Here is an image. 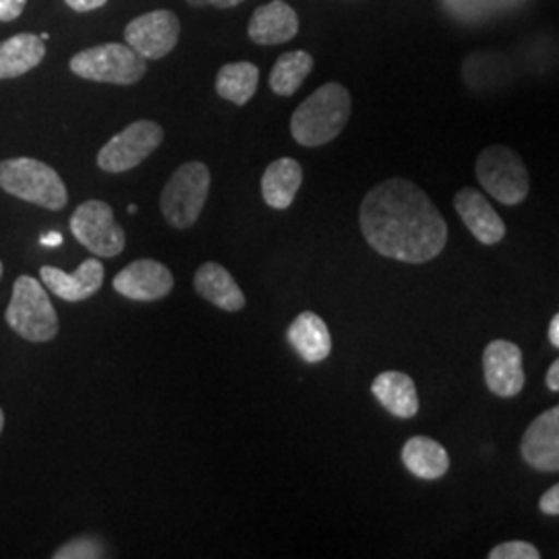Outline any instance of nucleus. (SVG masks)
Returning a JSON list of instances; mask_svg holds the SVG:
<instances>
[{
    "label": "nucleus",
    "mask_w": 559,
    "mask_h": 559,
    "mask_svg": "<svg viewBox=\"0 0 559 559\" xmlns=\"http://www.w3.org/2000/svg\"><path fill=\"white\" fill-rule=\"evenodd\" d=\"M360 233L383 258L420 265L436 260L448 245V224L419 185L388 179L360 203Z\"/></svg>",
    "instance_id": "obj_1"
},
{
    "label": "nucleus",
    "mask_w": 559,
    "mask_h": 559,
    "mask_svg": "<svg viewBox=\"0 0 559 559\" xmlns=\"http://www.w3.org/2000/svg\"><path fill=\"white\" fill-rule=\"evenodd\" d=\"M353 112L350 92L336 81L318 87L290 119V133L302 147H320L336 140Z\"/></svg>",
    "instance_id": "obj_2"
},
{
    "label": "nucleus",
    "mask_w": 559,
    "mask_h": 559,
    "mask_svg": "<svg viewBox=\"0 0 559 559\" xmlns=\"http://www.w3.org/2000/svg\"><path fill=\"white\" fill-rule=\"evenodd\" d=\"M0 187L17 200L59 212L67 201V187L55 168L34 158L0 162Z\"/></svg>",
    "instance_id": "obj_3"
},
{
    "label": "nucleus",
    "mask_w": 559,
    "mask_h": 559,
    "mask_svg": "<svg viewBox=\"0 0 559 559\" xmlns=\"http://www.w3.org/2000/svg\"><path fill=\"white\" fill-rule=\"evenodd\" d=\"M4 318L15 334L29 342H50L59 334V316L46 288L32 276L15 280Z\"/></svg>",
    "instance_id": "obj_4"
},
{
    "label": "nucleus",
    "mask_w": 559,
    "mask_h": 559,
    "mask_svg": "<svg viewBox=\"0 0 559 559\" xmlns=\"http://www.w3.org/2000/svg\"><path fill=\"white\" fill-rule=\"evenodd\" d=\"M71 71L81 80L112 85H133L147 71V60L135 48L124 44H100L78 52L71 62Z\"/></svg>",
    "instance_id": "obj_5"
},
{
    "label": "nucleus",
    "mask_w": 559,
    "mask_h": 559,
    "mask_svg": "<svg viewBox=\"0 0 559 559\" xmlns=\"http://www.w3.org/2000/svg\"><path fill=\"white\" fill-rule=\"evenodd\" d=\"M480 187L503 205H519L528 198L531 179L519 152L508 145H489L475 162Z\"/></svg>",
    "instance_id": "obj_6"
},
{
    "label": "nucleus",
    "mask_w": 559,
    "mask_h": 559,
    "mask_svg": "<svg viewBox=\"0 0 559 559\" xmlns=\"http://www.w3.org/2000/svg\"><path fill=\"white\" fill-rule=\"evenodd\" d=\"M210 193V170L203 162H187L175 170L162 191L164 218L175 228H191L200 221Z\"/></svg>",
    "instance_id": "obj_7"
},
{
    "label": "nucleus",
    "mask_w": 559,
    "mask_h": 559,
    "mask_svg": "<svg viewBox=\"0 0 559 559\" xmlns=\"http://www.w3.org/2000/svg\"><path fill=\"white\" fill-rule=\"evenodd\" d=\"M69 226L73 237L96 258L110 260L124 251V230L115 221V212L106 201H83L71 216Z\"/></svg>",
    "instance_id": "obj_8"
},
{
    "label": "nucleus",
    "mask_w": 559,
    "mask_h": 559,
    "mask_svg": "<svg viewBox=\"0 0 559 559\" xmlns=\"http://www.w3.org/2000/svg\"><path fill=\"white\" fill-rule=\"evenodd\" d=\"M164 140V129L154 120H135L124 127L98 152V166L104 173H127L147 160Z\"/></svg>",
    "instance_id": "obj_9"
},
{
    "label": "nucleus",
    "mask_w": 559,
    "mask_h": 559,
    "mask_svg": "<svg viewBox=\"0 0 559 559\" xmlns=\"http://www.w3.org/2000/svg\"><path fill=\"white\" fill-rule=\"evenodd\" d=\"M180 38V21L173 11H152L140 15L124 27V41L145 60L164 59Z\"/></svg>",
    "instance_id": "obj_10"
},
{
    "label": "nucleus",
    "mask_w": 559,
    "mask_h": 559,
    "mask_svg": "<svg viewBox=\"0 0 559 559\" xmlns=\"http://www.w3.org/2000/svg\"><path fill=\"white\" fill-rule=\"evenodd\" d=\"M483 376L489 392L498 399L519 396L526 383L519 344L501 338L489 342L483 350Z\"/></svg>",
    "instance_id": "obj_11"
},
{
    "label": "nucleus",
    "mask_w": 559,
    "mask_h": 559,
    "mask_svg": "<svg viewBox=\"0 0 559 559\" xmlns=\"http://www.w3.org/2000/svg\"><path fill=\"white\" fill-rule=\"evenodd\" d=\"M112 286L124 299L152 302L164 299L173 290L175 278L160 261L135 260L120 270L112 280Z\"/></svg>",
    "instance_id": "obj_12"
},
{
    "label": "nucleus",
    "mask_w": 559,
    "mask_h": 559,
    "mask_svg": "<svg viewBox=\"0 0 559 559\" xmlns=\"http://www.w3.org/2000/svg\"><path fill=\"white\" fill-rule=\"evenodd\" d=\"M522 460L543 473H559V404L540 413L520 441Z\"/></svg>",
    "instance_id": "obj_13"
},
{
    "label": "nucleus",
    "mask_w": 559,
    "mask_h": 559,
    "mask_svg": "<svg viewBox=\"0 0 559 559\" xmlns=\"http://www.w3.org/2000/svg\"><path fill=\"white\" fill-rule=\"evenodd\" d=\"M454 210L468 233L483 245H498L506 237V224L500 214L477 189H460L454 195Z\"/></svg>",
    "instance_id": "obj_14"
},
{
    "label": "nucleus",
    "mask_w": 559,
    "mask_h": 559,
    "mask_svg": "<svg viewBox=\"0 0 559 559\" xmlns=\"http://www.w3.org/2000/svg\"><path fill=\"white\" fill-rule=\"evenodd\" d=\"M40 278L50 293H55L60 300L67 302H81L92 299L104 284V265L100 260L90 258L83 261L75 274H67L59 267L44 265L40 267Z\"/></svg>",
    "instance_id": "obj_15"
},
{
    "label": "nucleus",
    "mask_w": 559,
    "mask_h": 559,
    "mask_svg": "<svg viewBox=\"0 0 559 559\" xmlns=\"http://www.w3.org/2000/svg\"><path fill=\"white\" fill-rule=\"evenodd\" d=\"M247 32L260 46H278L299 34V15L284 0H272L253 11Z\"/></svg>",
    "instance_id": "obj_16"
},
{
    "label": "nucleus",
    "mask_w": 559,
    "mask_h": 559,
    "mask_svg": "<svg viewBox=\"0 0 559 559\" xmlns=\"http://www.w3.org/2000/svg\"><path fill=\"white\" fill-rule=\"evenodd\" d=\"M371 392L381 406L396 419H413L419 415V392L411 376L402 371H383L373 383Z\"/></svg>",
    "instance_id": "obj_17"
},
{
    "label": "nucleus",
    "mask_w": 559,
    "mask_h": 559,
    "mask_svg": "<svg viewBox=\"0 0 559 559\" xmlns=\"http://www.w3.org/2000/svg\"><path fill=\"white\" fill-rule=\"evenodd\" d=\"M286 338L290 346L297 350L300 359L309 365H318L328 359L332 353V336L318 313L302 311L297 320L290 323Z\"/></svg>",
    "instance_id": "obj_18"
},
{
    "label": "nucleus",
    "mask_w": 559,
    "mask_h": 559,
    "mask_svg": "<svg viewBox=\"0 0 559 559\" xmlns=\"http://www.w3.org/2000/svg\"><path fill=\"white\" fill-rule=\"evenodd\" d=\"M193 284L201 299L216 305L218 309L230 311V313L245 309V295L237 280L233 278V274L221 263H214V261L203 263L195 274Z\"/></svg>",
    "instance_id": "obj_19"
},
{
    "label": "nucleus",
    "mask_w": 559,
    "mask_h": 559,
    "mask_svg": "<svg viewBox=\"0 0 559 559\" xmlns=\"http://www.w3.org/2000/svg\"><path fill=\"white\" fill-rule=\"evenodd\" d=\"M402 464L417 479L438 480L448 475L450 456L440 441L427 436H415L402 448Z\"/></svg>",
    "instance_id": "obj_20"
},
{
    "label": "nucleus",
    "mask_w": 559,
    "mask_h": 559,
    "mask_svg": "<svg viewBox=\"0 0 559 559\" xmlns=\"http://www.w3.org/2000/svg\"><path fill=\"white\" fill-rule=\"evenodd\" d=\"M302 185V166L293 158L274 160L261 177V195L274 210H288Z\"/></svg>",
    "instance_id": "obj_21"
},
{
    "label": "nucleus",
    "mask_w": 559,
    "mask_h": 559,
    "mask_svg": "<svg viewBox=\"0 0 559 559\" xmlns=\"http://www.w3.org/2000/svg\"><path fill=\"white\" fill-rule=\"evenodd\" d=\"M46 57V41L36 34H17L0 41V80H15L36 69Z\"/></svg>",
    "instance_id": "obj_22"
},
{
    "label": "nucleus",
    "mask_w": 559,
    "mask_h": 559,
    "mask_svg": "<svg viewBox=\"0 0 559 559\" xmlns=\"http://www.w3.org/2000/svg\"><path fill=\"white\" fill-rule=\"evenodd\" d=\"M258 85H260V69L247 60L224 64L216 78L218 96L237 106H245L251 100L258 92Z\"/></svg>",
    "instance_id": "obj_23"
},
{
    "label": "nucleus",
    "mask_w": 559,
    "mask_h": 559,
    "mask_svg": "<svg viewBox=\"0 0 559 559\" xmlns=\"http://www.w3.org/2000/svg\"><path fill=\"white\" fill-rule=\"evenodd\" d=\"M313 71V57L305 50L284 52L272 67L270 73V87L276 96L288 98L299 92L302 81L307 80Z\"/></svg>",
    "instance_id": "obj_24"
},
{
    "label": "nucleus",
    "mask_w": 559,
    "mask_h": 559,
    "mask_svg": "<svg viewBox=\"0 0 559 559\" xmlns=\"http://www.w3.org/2000/svg\"><path fill=\"white\" fill-rule=\"evenodd\" d=\"M55 559H98L106 558V547L96 537H75L60 545L52 554Z\"/></svg>",
    "instance_id": "obj_25"
},
{
    "label": "nucleus",
    "mask_w": 559,
    "mask_h": 559,
    "mask_svg": "<svg viewBox=\"0 0 559 559\" xmlns=\"http://www.w3.org/2000/svg\"><path fill=\"white\" fill-rule=\"evenodd\" d=\"M489 559H539L540 551L526 540H508L489 551Z\"/></svg>",
    "instance_id": "obj_26"
},
{
    "label": "nucleus",
    "mask_w": 559,
    "mask_h": 559,
    "mask_svg": "<svg viewBox=\"0 0 559 559\" xmlns=\"http://www.w3.org/2000/svg\"><path fill=\"white\" fill-rule=\"evenodd\" d=\"M539 510L545 516H559V483L540 496Z\"/></svg>",
    "instance_id": "obj_27"
},
{
    "label": "nucleus",
    "mask_w": 559,
    "mask_h": 559,
    "mask_svg": "<svg viewBox=\"0 0 559 559\" xmlns=\"http://www.w3.org/2000/svg\"><path fill=\"white\" fill-rule=\"evenodd\" d=\"M27 0H0V21H15L23 13Z\"/></svg>",
    "instance_id": "obj_28"
},
{
    "label": "nucleus",
    "mask_w": 559,
    "mask_h": 559,
    "mask_svg": "<svg viewBox=\"0 0 559 559\" xmlns=\"http://www.w3.org/2000/svg\"><path fill=\"white\" fill-rule=\"evenodd\" d=\"M64 2L78 13H90V11H96L104 7L108 0H64Z\"/></svg>",
    "instance_id": "obj_29"
},
{
    "label": "nucleus",
    "mask_w": 559,
    "mask_h": 559,
    "mask_svg": "<svg viewBox=\"0 0 559 559\" xmlns=\"http://www.w3.org/2000/svg\"><path fill=\"white\" fill-rule=\"evenodd\" d=\"M545 383L551 392H559V359L551 362L547 376H545Z\"/></svg>",
    "instance_id": "obj_30"
},
{
    "label": "nucleus",
    "mask_w": 559,
    "mask_h": 559,
    "mask_svg": "<svg viewBox=\"0 0 559 559\" xmlns=\"http://www.w3.org/2000/svg\"><path fill=\"white\" fill-rule=\"evenodd\" d=\"M549 342L556 346V348H559V313H556L554 316V320H551V323H549Z\"/></svg>",
    "instance_id": "obj_31"
},
{
    "label": "nucleus",
    "mask_w": 559,
    "mask_h": 559,
    "mask_svg": "<svg viewBox=\"0 0 559 559\" xmlns=\"http://www.w3.org/2000/svg\"><path fill=\"white\" fill-rule=\"evenodd\" d=\"M41 245L44 247H59V245H62V237H60V233H48L46 237H41Z\"/></svg>",
    "instance_id": "obj_32"
},
{
    "label": "nucleus",
    "mask_w": 559,
    "mask_h": 559,
    "mask_svg": "<svg viewBox=\"0 0 559 559\" xmlns=\"http://www.w3.org/2000/svg\"><path fill=\"white\" fill-rule=\"evenodd\" d=\"M240 2L242 0H207V4H212L216 9H233V7H237Z\"/></svg>",
    "instance_id": "obj_33"
},
{
    "label": "nucleus",
    "mask_w": 559,
    "mask_h": 559,
    "mask_svg": "<svg viewBox=\"0 0 559 559\" xmlns=\"http://www.w3.org/2000/svg\"><path fill=\"white\" fill-rule=\"evenodd\" d=\"M189 4H193V7H205L207 4V0H187Z\"/></svg>",
    "instance_id": "obj_34"
},
{
    "label": "nucleus",
    "mask_w": 559,
    "mask_h": 559,
    "mask_svg": "<svg viewBox=\"0 0 559 559\" xmlns=\"http://www.w3.org/2000/svg\"><path fill=\"white\" fill-rule=\"evenodd\" d=\"M2 427H4V413H2V408H0V433H2Z\"/></svg>",
    "instance_id": "obj_35"
},
{
    "label": "nucleus",
    "mask_w": 559,
    "mask_h": 559,
    "mask_svg": "<svg viewBox=\"0 0 559 559\" xmlns=\"http://www.w3.org/2000/svg\"><path fill=\"white\" fill-rule=\"evenodd\" d=\"M129 214H138V205H129Z\"/></svg>",
    "instance_id": "obj_36"
},
{
    "label": "nucleus",
    "mask_w": 559,
    "mask_h": 559,
    "mask_svg": "<svg viewBox=\"0 0 559 559\" xmlns=\"http://www.w3.org/2000/svg\"><path fill=\"white\" fill-rule=\"evenodd\" d=\"M40 38H41V41H48V40H50V34H41Z\"/></svg>",
    "instance_id": "obj_37"
},
{
    "label": "nucleus",
    "mask_w": 559,
    "mask_h": 559,
    "mask_svg": "<svg viewBox=\"0 0 559 559\" xmlns=\"http://www.w3.org/2000/svg\"><path fill=\"white\" fill-rule=\"evenodd\" d=\"M2 270H4V267H2V261H0V278H2Z\"/></svg>",
    "instance_id": "obj_38"
}]
</instances>
